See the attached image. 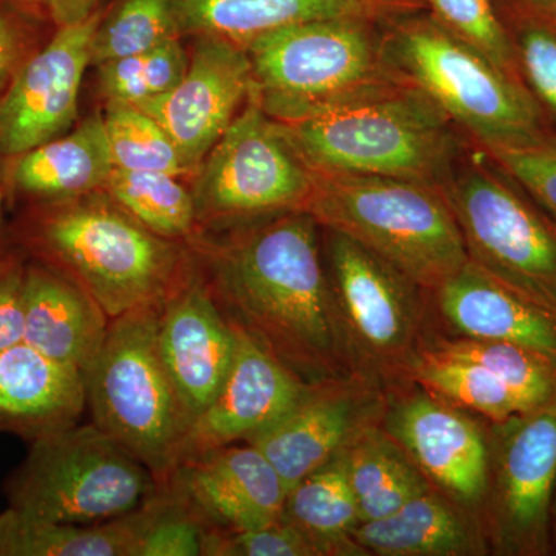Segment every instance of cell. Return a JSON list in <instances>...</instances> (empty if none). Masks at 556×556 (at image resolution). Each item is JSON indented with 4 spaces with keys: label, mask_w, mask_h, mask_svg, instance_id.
Masks as SVG:
<instances>
[{
    "label": "cell",
    "mask_w": 556,
    "mask_h": 556,
    "mask_svg": "<svg viewBox=\"0 0 556 556\" xmlns=\"http://www.w3.org/2000/svg\"><path fill=\"white\" fill-rule=\"evenodd\" d=\"M153 496L130 514L94 525L40 521L7 508L0 514V556H137Z\"/></svg>",
    "instance_id": "26"
},
{
    "label": "cell",
    "mask_w": 556,
    "mask_h": 556,
    "mask_svg": "<svg viewBox=\"0 0 556 556\" xmlns=\"http://www.w3.org/2000/svg\"><path fill=\"white\" fill-rule=\"evenodd\" d=\"M383 58L489 155L535 148L556 134L522 80L438 20L399 25L383 40Z\"/></svg>",
    "instance_id": "4"
},
{
    "label": "cell",
    "mask_w": 556,
    "mask_h": 556,
    "mask_svg": "<svg viewBox=\"0 0 556 556\" xmlns=\"http://www.w3.org/2000/svg\"><path fill=\"white\" fill-rule=\"evenodd\" d=\"M526 3L536 10L554 11L556 13V0H526Z\"/></svg>",
    "instance_id": "45"
},
{
    "label": "cell",
    "mask_w": 556,
    "mask_h": 556,
    "mask_svg": "<svg viewBox=\"0 0 556 556\" xmlns=\"http://www.w3.org/2000/svg\"><path fill=\"white\" fill-rule=\"evenodd\" d=\"M551 544L552 555H556V481L551 506Z\"/></svg>",
    "instance_id": "44"
},
{
    "label": "cell",
    "mask_w": 556,
    "mask_h": 556,
    "mask_svg": "<svg viewBox=\"0 0 556 556\" xmlns=\"http://www.w3.org/2000/svg\"><path fill=\"white\" fill-rule=\"evenodd\" d=\"M361 522L394 514L431 482L382 426L368 427L345 450Z\"/></svg>",
    "instance_id": "28"
},
{
    "label": "cell",
    "mask_w": 556,
    "mask_h": 556,
    "mask_svg": "<svg viewBox=\"0 0 556 556\" xmlns=\"http://www.w3.org/2000/svg\"><path fill=\"white\" fill-rule=\"evenodd\" d=\"M495 161V160H493ZM473 163L442 186L468 260L556 313V226L500 164Z\"/></svg>",
    "instance_id": "9"
},
{
    "label": "cell",
    "mask_w": 556,
    "mask_h": 556,
    "mask_svg": "<svg viewBox=\"0 0 556 556\" xmlns=\"http://www.w3.org/2000/svg\"><path fill=\"white\" fill-rule=\"evenodd\" d=\"M280 126L316 174L402 178L442 188L459 152L455 124L397 75Z\"/></svg>",
    "instance_id": "3"
},
{
    "label": "cell",
    "mask_w": 556,
    "mask_h": 556,
    "mask_svg": "<svg viewBox=\"0 0 556 556\" xmlns=\"http://www.w3.org/2000/svg\"><path fill=\"white\" fill-rule=\"evenodd\" d=\"M156 345L193 424L225 386L237 351L236 325L219 308L193 257L161 302Z\"/></svg>",
    "instance_id": "17"
},
{
    "label": "cell",
    "mask_w": 556,
    "mask_h": 556,
    "mask_svg": "<svg viewBox=\"0 0 556 556\" xmlns=\"http://www.w3.org/2000/svg\"><path fill=\"white\" fill-rule=\"evenodd\" d=\"M203 556H320L308 536L288 521L258 529L206 530Z\"/></svg>",
    "instance_id": "38"
},
{
    "label": "cell",
    "mask_w": 556,
    "mask_h": 556,
    "mask_svg": "<svg viewBox=\"0 0 556 556\" xmlns=\"http://www.w3.org/2000/svg\"><path fill=\"white\" fill-rule=\"evenodd\" d=\"M102 116L115 169L188 177L169 135L144 110L123 102H105Z\"/></svg>",
    "instance_id": "33"
},
{
    "label": "cell",
    "mask_w": 556,
    "mask_h": 556,
    "mask_svg": "<svg viewBox=\"0 0 556 556\" xmlns=\"http://www.w3.org/2000/svg\"><path fill=\"white\" fill-rule=\"evenodd\" d=\"M189 62L181 39L170 40L159 49L98 65V91L105 102L139 105L174 89Z\"/></svg>",
    "instance_id": "34"
},
{
    "label": "cell",
    "mask_w": 556,
    "mask_h": 556,
    "mask_svg": "<svg viewBox=\"0 0 556 556\" xmlns=\"http://www.w3.org/2000/svg\"><path fill=\"white\" fill-rule=\"evenodd\" d=\"M438 309L460 338L529 348L556 362V313L468 260L437 289Z\"/></svg>",
    "instance_id": "20"
},
{
    "label": "cell",
    "mask_w": 556,
    "mask_h": 556,
    "mask_svg": "<svg viewBox=\"0 0 556 556\" xmlns=\"http://www.w3.org/2000/svg\"><path fill=\"white\" fill-rule=\"evenodd\" d=\"M7 2L35 14L56 30V28L89 20L94 11L100 10L98 5L101 0H7Z\"/></svg>",
    "instance_id": "42"
},
{
    "label": "cell",
    "mask_w": 556,
    "mask_h": 556,
    "mask_svg": "<svg viewBox=\"0 0 556 556\" xmlns=\"http://www.w3.org/2000/svg\"><path fill=\"white\" fill-rule=\"evenodd\" d=\"M105 193L163 239L186 243L200 230L192 189L163 172L113 169Z\"/></svg>",
    "instance_id": "30"
},
{
    "label": "cell",
    "mask_w": 556,
    "mask_h": 556,
    "mask_svg": "<svg viewBox=\"0 0 556 556\" xmlns=\"http://www.w3.org/2000/svg\"><path fill=\"white\" fill-rule=\"evenodd\" d=\"M160 305L112 318L84 380L91 422L163 482L192 422L156 345Z\"/></svg>",
    "instance_id": "6"
},
{
    "label": "cell",
    "mask_w": 556,
    "mask_h": 556,
    "mask_svg": "<svg viewBox=\"0 0 556 556\" xmlns=\"http://www.w3.org/2000/svg\"><path fill=\"white\" fill-rule=\"evenodd\" d=\"M408 378L457 407L478 413L489 422H501L529 412L492 371L477 362L450 356L431 345H420L409 365Z\"/></svg>",
    "instance_id": "29"
},
{
    "label": "cell",
    "mask_w": 556,
    "mask_h": 556,
    "mask_svg": "<svg viewBox=\"0 0 556 556\" xmlns=\"http://www.w3.org/2000/svg\"><path fill=\"white\" fill-rule=\"evenodd\" d=\"M489 424V485L481 518L490 552L501 556L552 555L556 399Z\"/></svg>",
    "instance_id": "12"
},
{
    "label": "cell",
    "mask_w": 556,
    "mask_h": 556,
    "mask_svg": "<svg viewBox=\"0 0 556 556\" xmlns=\"http://www.w3.org/2000/svg\"><path fill=\"white\" fill-rule=\"evenodd\" d=\"M388 5V0H175L182 38L212 36L241 49L287 25L329 17L371 21Z\"/></svg>",
    "instance_id": "25"
},
{
    "label": "cell",
    "mask_w": 556,
    "mask_h": 556,
    "mask_svg": "<svg viewBox=\"0 0 556 556\" xmlns=\"http://www.w3.org/2000/svg\"><path fill=\"white\" fill-rule=\"evenodd\" d=\"M236 329V358L228 379L215 401L190 426L178 464L248 442L280 419L311 386L244 329L237 325Z\"/></svg>",
    "instance_id": "19"
},
{
    "label": "cell",
    "mask_w": 556,
    "mask_h": 556,
    "mask_svg": "<svg viewBox=\"0 0 556 556\" xmlns=\"http://www.w3.org/2000/svg\"><path fill=\"white\" fill-rule=\"evenodd\" d=\"M47 28L53 27L35 14L0 0V105L25 62L50 38Z\"/></svg>",
    "instance_id": "39"
},
{
    "label": "cell",
    "mask_w": 556,
    "mask_h": 556,
    "mask_svg": "<svg viewBox=\"0 0 556 556\" xmlns=\"http://www.w3.org/2000/svg\"><path fill=\"white\" fill-rule=\"evenodd\" d=\"M328 230V229H327ZM325 266L356 375L379 386L407 378L420 348L415 281L367 248L328 230Z\"/></svg>",
    "instance_id": "11"
},
{
    "label": "cell",
    "mask_w": 556,
    "mask_h": 556,
    "mask_svg": "<svg viewBox=\"0 0 556 556\" xmlns=\"http://www.w3.org/2000/svg\"><path fill=\"white\" fill-rule=\"evenodd\" d=\"M318 229L291 211L186 241L225 316L311 383L356 375Z\"/></svg>",
    "instance_id": "1"
},
{
    "label": "cell",
    "mask_w": 556,
    "mask_h": 556,
    "mask_svg": "<svg viewBox=\"0 0 556 556\" xmlns=\"http://www.w3.org/2000/svg\"><path fill=\"white\" fill-rule=\"evenodd\" d=\"M188 72L163 97L137 105L166 130L189 175L228 130L254 93L248 51L212 36H195Z\"/></svg>",
    "instance_id": "15"
},
{
    "label": "cell",
    "mask_w": 556,
    "mask_h": 556,
    "mask_svg": "<svg viewBox=\"0 0 556 556\" xmlns=\"http://www.w3.org/2000/svg\"><path fill=\"white\" fill-rule=\"evenodd\" d=\"M159 486L144 464L90 422L33 439L5 495L24 517L94 525L137 510Z\"/></svg>",
    "instance_id": "7"
},
{
    "label": "cell",
    "mask_w": 556,
    "mask_h": 556,
    "mask_svg": "<svg viewBox=\"0 0 556 556\" xmlns=\"http://www.w3.org/2000/svg\"><path fill=\"white\" fill-rule=\"evenodd\" d=\"M556 226V134L535 148L490 155Z\"/></svg>",
    "instance_id": "40"
},
{
    "label": "cell",
    "mask_w": 556,
    "mask_h": 556,
    "mask_svg": "<svg viewBox=\"0 0 556 556\" xmlns=\"http://www.w3.org/2000/svg\"><path fill=\"white\" fill-rule=\"evenodd\" d=\"M104 116L93 113L75 129L0 164L7 203H58L104 189L112 174Z\"/></svg>",
    "instance_id": "21"
},
{
    "label": "cell",
    "mask_w": 556,
    "mask_h": 556,
    "mask_svg": "<svg viewBox=\"0 0 556 556\" xmlns=\"http://www.w3.org/2000/svg\"><path fill=\"white\" fill-rule=\"evenodd\" d=\"M380 426L431 484L481 515L489 485L486 427L426 388L388 397Z\"/></svg>",
    "instance_id": "16"
},
{
    "label": "cell",
    "mask_w": 556,
    "mask_h": 556,
    "mask_svg": "<svg viewBox=\"0 0 556 556\" xmlns=\"http://www.w3.org/2000/svg\"><path fill=\"white\" fill-rule=\"evenodd\" d=\"M431 346L450 356L477 362L503 380L527 409L556 399V362L529 348L477 339H439Z\"/></svg>",
    "instance_id": "32"
},
{
    "label": "cell",
    "mask_w": 556,
    "mask_h": 556,
    "mask_svg": "<svg viewBox=\"0 0 556 556\" xmlns=\"http://www.w3.org/2000/svg\"><path fill=\"white\" fill-rule=\"evenodd\" d=\"M303 211L320 228L356 241L417 287L437 291L468 263L444 192L409 179L316 174Z\"/></svg>",
    "instance_id": "5"
},
{
    "label": "cell",
    "mask_w": 556,
    "mask_h": 556,
    "mask_svg": "<svg viewBox=\"0 0 556 556\" xmlns=\"http://www.w3.org/2000/svg\"><path fill=\"white\" fill-rule=\"evenodd\" d=\"M102 14L100 9L89 20L56 28L25 62L0 105V164L75 126Z\"/></svg>",
    "instance_id": "14"
},
{
    "label": "cell",
    "mask_w": 556,
    "mask_h": 556,
    "mask_svg": "<svg viewBox=\"0 0 556 556\" xmlns=\"http://www.w3.org/2000/svg\"><path fill=\"white\" fill-rule=\"evenodd\" d=\"M507 30L519 76L556 130V13L527 5Z\"/></svg>",
    "instance_id": "35"
},
{
    "label": "cell",
    "mask_w": 556,
    "mask_h": 556,
    "mask_svg": "<svg viewBox=\"0 0 556 556\" xmlns=\"http://www.w3.org/2000/svg\"><path fill=\"white\" fill-rule=\"evenodd\" d=\"M175 39H182L175 0H118L94 31L91 65L146 53Z\"/></svg>",
    "instance_id": "31"
},
{
    "label": "cell",
    "mask_w": 556,
    "mask_h": 556,
    "mask_svg": "<svg viewBox=\"0 0 556 556\" xmlns=\"http://www.w3.org/2000/svg\"><path fill=\"white\" fill-rule=\"evenodd\" d=\"M437 13L438 21L460 39L482 51L508 75L519 76L514 43L507 25L497 17L490 0H424ZM525 84V83H522Z\"/></svg>",
    "instance_id": "36"
},
{
    "label": "cell",
    "mask_w": 556,
    "mask_h": 556,
    "mask_svg": "<svg viewBox=\"0 0 556 556\" xmlns=\"http://www.w3.org/2000/svg\"><path fill=\"white\" fill-rule=\"evenodd\" d=\"M87 408L86 380L21 342L0 351V428L28 439L78 424Z\"/></svg>",
    "instance_id": "24"
},
{
    "label": "cell",
    "mask_w": 556,
    "mask_h": 556,
    "mask_svg": "<svg viewBox=\"0 0 556 556\" xmlns=\"http://www.w3.org/2000/svg\"><path fill=\"white\" fill-rule=\"evenodd\" d=\"M10 230L25 257L72 278L110 318L159 305L192 265L188 244L144 228L104 190L28 204Z\"/></svg>",
    "instance_id": "2"
},
{
    "label": "cell",
    "mask_w": 556,
    "mask_h": 556,
    "mask_svg": "<svg viewBox=\"0 0 556 556\" xmlns=\"http://www.w3.org/2000/svg\"><path fill=\"white\" fill-rule=\"evenodd\" d=\"M27 257L11 248L0 255V351L24 342V287Z\"/></svg>",
    "instance_id": "41"
},
{
    "label": "cell",
    "mask_w": 556,
    "mask_h": 556,
    "mask_svg": "<svg viewBox=\"0 0 556 556\" xmlns=\"http://www.w3.org/2000/svg\"><path fill=\"white\" fill-rule=\"evenodd\" d=\"M206 530L258 529L283 519L288 489L252 444H230L179 463L160 482Z\"/></svg>",
    "instance_id": "18"
},
{
    "label": "cell",
    "mask_w": 556,
    "mask_h": 556,
    "mask_svg": "<svg viewBox=\"0 0 556 556\" xmlns=\"http://www.w3.org/2000/svg\"><path fill=\"white\" fill-rule=\"evenodd\" d=\"M24 314V342L83 375L100 353L112 320L76 281L28 257Z\"/></svg>",
    "instance_id": "22"
},
{
    "label": "cell",
    "mask_w": 556,
    "mask_h": 556,
    "mask_svg": "<svg viewBox=\"0 0 556 556\" xmlns=\"http://www.w3.org/2000/svg\"><path fill=\"white\" fill-rule=\"evenodd\" d=\"M283 519L308 536L320 556H367L351 536L361 515L345 450L289 490Z\"/></svg>",
    "instance_id": "27"
},
{
    "label": "cell",
    "mask_w": 556,
    "mask_h": 556,
    "mask_svg": "<svg viewBox=\"0 0 556 556\" xmlns=\"http://www.w3.org/2000/svg\"><path fill=\"white\" fill-rule=\"evenodd\" d=\"M353 540L367 555L492 554L481 515L431 485L388 517L361 522Z\"/></svg>",
    "instance_id": "23"
},
{
    "label": "cell",
    "mask_w": 556,
    "mask_h": 556,
    "mask_svg": "<svg viewBox=\"0 0 556 556\" xmlns=\"http://www.w3.org/2000/svg\"><path fill=\"white\" fill-rule=\"evenodd\" d=\"M200 229L303 211L316 172L300 156L280 123L251 97L193 174Z\"/></svg>",
    "instance_id": "10"
},
{
    "label": "cell",
    "mask_w": 556,
    "mask_h": 556,
    "mask_svg": "<svg viewBox=\"0 0 556 556\" xmlns=\"http://www.w3.org/2000/svg\"><path fill=\"white\" fill-rule=\"evenodd\" d=\"M248 51L252 98L270 118L291 123L394 73L371 21L329 17L265 33Z\"/></svg>",
    "instance_id": "8"
},
{
    "label": "cell",
    "mask_w": 556,
    "mask_h": 556,
    "mask_svg": "<svg viewBox=\"0 0 556 556\" xmlns=\"http://www.w3.org/2000/svg\"><path fill=\"white\" fill-rule=\"evenodd\" d=\"M5 203V192L0 189V255H2L3 252L10 251L11 248H14L13 243H11L10 223L7 222L5 212H3Z\"/></svg>",
    "instance_id": "43"
},
{
    "label": "cell",
    "mask_w": 556,
    "mask_h": 556,
    "mask_svg": "<svg viewBox=\"0 0 556 556\" xmlns=\"http://www.w3.org/2000/svg\"><path fill=\"white\" fill-rule=\"evenodd\" d=\"M206 527L189 508L159 486L153 515L142 533L137 556H203Z\"/></svg>",
    "instance_id": "37"
},
{
    "label": "cell",
    "mask_w": 556,
    "mask_h": 556,
    "mask_svg": "<svg viewBox=\"0 0 556 556\" xmlns=\"http://www.w3.org/2000/svg\"><path fill=\"white\" fill-rule=\"evenodd\" d=\"M387 405L386 388L362 376L311 383L280 419L248 444L268 457L289 493L346 450L362 431L382 422Z\"/></svg>",
    "instance_id": "13"
}]
</instances>
